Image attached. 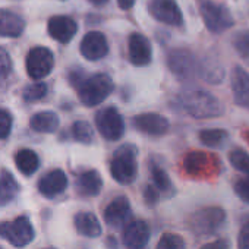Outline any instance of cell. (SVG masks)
<instances>
[{"label":"cell","mask_w":249,"mask_h":249,"mask_svg":"<svg viewBox=\"0 0 249 249\" xmlns=\"http://www.w3.org/2000/svg\"><path fill=\"white\" fill-rule=\"evenodd\" d=\"M182 107L196 119H213L218 117L224 113V107L221 101L213 95L211 92L202 89L189 87L185 88L179 95Z\"/></svg>","instance_id":"obj_1"},{"label":"cell","mask_w":249,"mask_h":249,"mask_svg":"<svg viewBox=\"0 0 249 249\" xmlns=\"http://www.w3.org/2000/svg\"><path fill=\"white\" fill-rule=\"evenodd\" d=\"M110 173L120 185H131L137 179V148L134 145L124 144L114 151L110 163Z\"/></svg>","instance_id":"obj_2"},{"label":"cell","mask_w":249,"mask_h":249,"mask_svg":"<svg viewBox=\"0 0 249 249\" xmlns=\"http://www.w3.org/2000/svg\"><path fill=\"white\" fill-rule=\"evenodd\" d=\"M114 89L113 79L107 73H95L78 85V95L82 104L94 107L101 104Z\"/></svg>","instance_id":"obj_3"},{"label":"cell","mask_w":249,"mask_h":249,"mask_svg":"<svg viewBox=\"0 0 249 249\" xmlns=\"http://www.w3.org/2000/svg\"><path fill=\"white\" fill-rule=\"evenodd\" d=\"M167 65L180 81H192L199 76V59L189 50H172L167 57Z\"/></svg>","instance_id":"obj_4"},{"label":"cell","mask_w":249,"mask_h":249,"mask_svg":"<svg viewBox=\"0 0 249 249\" xmlns=\"http://www.w3.org/2000/svg\"><path fill=\"white\" fill-rule=\"evenodd\" d=\"M199 9L202 14V19L205 22V27L211 33H215V34L224 33L229 28H231L234 24L231 14L224 5L211 2V0H204L199 5Z\"/></svg>","instance_id":"obj_5"},{"label":"cell","mask_w":249,"mask_h":249,"mask_svg":"<svg viewBox=\"0 0 249 249\" xmlns=\"http://www.w3.org/2000/svg\"><path fill=\"white\" fill-rule=\"evenodd\" d=\"M224 220V210H221L220 207H207L192 214V217L189 218V226L195 234L205 236L217 231L223 226Z\"/></svg>","instance_id":"obj_6"},{"label":"cell","mask_w":249,"mask_h":249,"mask_svg":"<svg viewBox=\"0 0 249 249\" xmlns=\"http://www.w3.org/2000/svg\"><path fill=\"white\" fill-rule=\"evenodd\" d=\"M36 231L27 217H18L14 221L0 223V237L6 239L17 248H24L34 240Z\"/></svg>","instance_id":"obj_7"},{"label":"cell","mask_w":249,"mask_h":249,"mask_svg":"<svg viewBox=\"0 0 249 249\" xmlns=\"http://www.w3.org/2000/svg\"><path fill=\"white\" fill-rule=\"evenodd\" d=\"M95 126L101 137L108 141H119L124 134V120L114 107H104L97 111Z\"/></svg>","instance_id":"obj_8"},{"label":"cell","mask_w":249,"mask_h":249,"mask_svg":"<svg viewBox=\"0 0 249 249\" xmlns=\"http://www.w3.org/2000/svg\"><path fill=\"white\" fill-rule=\"evenodd\" d=\"M53 66H54V56L47 47L38 46L30 50L27 56V72L33 79L40 81L49 76Z\"/></svg>","instance_id":"obj_9"},{"label":"cell","mask_w":249,"mask_h":249,"mask_svg":"<svg viewBox=\"0 0 249 249\" xmlns=\"http://www.w3.org/2000/svg\"><path fill=\"white\" fill-rule=\"evenodd\" d=\"M148 11L154 19L166 25L179 27L183 22L182 11L175 0H150Z\"/></svg>","instance_id":"obj_10"},{"label":"cell","mask_w":249,"mask_h":249,"mask_svg":"<svg viewBox=\"0 0 249 249\" xmlns=\"http://www.w3.org/2000/svg\"><path fill=\"white\" fill-rule=\"evenodd\" d=\"M132 217L131 204L126 196H117L114 198L104 210V220L110 227L119 229L124 224H129Z\"/></svg>","instance_id":"obj_11"},{"label":"cell","mask_w":249,"mask_h":249,"mask_svg":"<svg viewBox=\"0 0 249 249\" xmlns=\"http://www.w3.org/2000/svg\"><path fill=\"white\" fill-rule=\"evenodd\" d=\"M128 52L129 60L135 66H147L151 63L153 50L150 40L140 33H132L128 40Z\"/></svg>","instance_id":"obj_12"},{"label":"cell","mask_w":249,"mask_h":249,"mask_svg":"<svg viewBox=\"0 0 249 249\" xmlns=\"http://www.w3.org/2000/svg\"><path fill=\"white\" fill-rule=\"evenodd\" d=\"M134 126L150 137H160L169 131V120L157 113H144L134 117Z\"/></svg>","instance_id":"obj_13"},{"label":"cell","mask_w":249,"mask_h":249,"mask_svg":"<svg viewBox=\"0 0 249 249\" xmlns=\"http://www.w3.org/2000/svg\"><path fill=\"white\" fill-rule=\"evenodd\" d=\"M107 53H108V43L103 33L91 31L85 34V37L81 41V54L85 59L95 62L106 57Z\"/></svg>","instance_id":"obj_14"},{"label":"cell","mask_w":249,"mask_h":249,"mask_svg":"<svg viewBox=\"0 0 249 249\" xmlns=\"http://www.w3.org/2000/svg\"><path fill=\"white\" fill-rule=\"evenodd\" d=\"M150 236L151 231L145 221H131L123 230V243L129 249H142L147 246Z\"/></svg>","instance_id":"obj_15"},{"label":"cell","mask_w":249,"mask_h":249,"mask_svg":"<svg viewBox=\"0 0 249 249\" xmlns=\"http://www.w3.org/2000/svg\"><path fill=\"white\" fill-rule=\"evenodd\" d=\"M47 30L53 40L62 44H66L75 37L78 31V25L72 18L65 17V15H57V17L50 18Z\"/></svg>","instance_id":"obj_16"},{"label":"cell","mask_w":249,"mask_h":249,"mask_svg":"<svg viewBox=\"0 0 249 249\" xmlns=\"http://www.w3.org/2000/svg\"><path fill=\"white\" fill-rule=\"evenodd\" d=\"M68 188V178L63 170L56 169L44 175L38 182V191L46 198H54Z\"/></svg>","instance_id":"obj_17"},{"label":"cell","mask_w":249,"mask_h":249,"mask_svg":"<svg viewBox=\"0 0 249 249\" xmlns=\"http://www.w3.org/2000/svg\"><path fill=\"white\" fill-rule=\"evenodd\" d=\"M231 91L234 103L249 108V73L240 66H236L231 72Z\"/></svg>","instance_id":"obj_18"},{"label":"cell","mask_w":249,"mask_h":249,"mask_svg":"<svg viewBox=\"0 0 249 249\" xmlns=\"http://www.w3.org/2000/svg\"><path fill=\"white\" fill-rule=\"evenodd\" d=\"M25 30L24 19L8 9H0V37H19Z\"/></svg>","instance_id":"obj_19"},{"label":"cell","mask_w":249,"mask_h":249,"mask_svg":"<svg viewBox=\"0 0 249 249\" xmlns=\"http://www.w3.org/2000/svg\"><path fill=\"white\" fill-rule=\"evenodd\" d=\"M103 188V179L97 170H88L78 176L76 191L82 196H97Z\"/></svg>","instance_id":"obj_20"},{"label":"cell","mask_w":249,"mask_h":249,"mask_svg":"<svg viewBox=\"0 0 249 249\" xmlns=\"http://www.w3.org/2000/svg\"><path fill=\"white\" fill-rule=\"evenodd\" d=\"M73 223L78 233L85 237H98L101 234V224L95 217V214L92 213H87V211L78 213L75 215Z\"/></svg>","instance_id":"obj_21"},{"label":"cell","mask_w":249,"mask_h":249,"mask_svg":"<svg viewBox=\"0 0 249 249\" xmlns=\"http://www.w3.org/2000/svg\"><path fill=\"white\" fill-rule=\"evenodd\" d=\"M59 117L56 113L53 111H40L37 114H34L31 117V128L36 132H41V134H53L57 131L59 128Z\"/></svg>","instance_id":"obj_22"},{"label":"cell","mask_w":249,"mask_h":249,"mask_svg":"<svg viewBox=\"0 0 249 249\" xmlns=\"http://www.w3.org/2000/svg\"><path fill=\"white\" fill-rule=\"evenodd\" d=\"M19 192V185L14 175L8 170L0 172V207H3L15 199Z\"/></svg>","instance_id":"obj_23"},{"label":"cell","mask_w":249,"mask_h":249,"mask_svg":"<svg viewBox=\"0 0 249 249\" xmlns=\"http://www.w3.org/2000/svg\"><path fill=\"white\" fill-rule=\"evenodd\" d=\"M15 163H17V167L19 169V172L25 176L34 175L40 167L38 156L33 150H28V148L18 151V154L15 157Z\"/></svg>","instance_id":"obj_24"},{"label":"cell","mask_w":249,"mask_h":249,"mask_svg":"<svg viewBox=\"0 0 249 249\" xmlns=\"http://www.w3.org/2000/svg\"><path fill=\"white\" fill-rule=\"evenodd\" d=\"M199 76L210 84H220L224 78V71L213 59H199Z\"/></svg>","instance_id":"obj_25"},{"label":"cell","mask_w":249,"mask_h":249,"mask_svg":"<svg viewBox=\"0 0 249 249\" xmlns=\"http://www.w3.org/2000/svg\"><path fill=\"white\" fill-rule=\"evenodd\" d=\"M150 173H151V179H153V183L154 186L164 192V194H172L173 192V185H172V180L169 178V175L157 164H151L150 166Z\"/></svg>","instance_id":"obj_26"},{"label":"cell","mask_w":249,"mask_h":249,"mask_svg":"<svg viewBox=\"0 0 249 249\" xmlns=\"http://www.w3.org/2000/svg\"><path fill=\"white\" fill-rule=\"evenodd\" d=\"M227 132L223 129H205L199 132V140L210 148H220L227 140Z\"/></svg>","instance_id":"obj_27"},{"label":"cell","mask_w":249,"mask_h":249,"mask_svg":"<svg viewBox=\"0 0 249 249\" xmlns=\"http://www.w3.org/2000/svg\"><path fill=\"white\" fill-rule=\"evenodd\" d=\"M72 135L78 142H82V144H91L94 141V129L85 120H78L73 123Z\"/></svg>","instance_id":"obj_28"},{"label":"cell","mask_w":249,"mask_h":249,"mask_svg":"<svg viewBox=\"0 0 249 249\" xmlns=\"http://www.w3.org/2000/svg\"><path fill=\"white\" fill-rule=\"evenodd\" d=\"M208 163V157L205 156V153H191L186 156L185 159V169L188 173L191 175H196V173H201L204 170V167L207 166Z\"/></svg>","instance_id":"obj_29"},{"label":"cell","mask_w":249,"mask_h":249,"mask_svg":"<svg viewBox=\"0 0 249 249\" xmlns=\"http://www.w3.org/2000/svg\"><path fill=\"white\" fill-rule=\"evenodd\" d=\"M229 160H230V164L242 172V173H246L249 176V154L242 150V148H234L230 151V156H229Z\"/></svg>","instance_id":"obj_30"},{"label":"cell","mask_w":249,"mask_h":249,"mask_svg":"<svg viewBox=\"0 0 249 249\" xmlns=\"http://www.w3.org/2000/svg\"><path fill=\"white\" fill-rule=\"evenodd\" d=\"M46 94H47V85L44 82H36V84H30L28 87H25L22 97L25 101L33 103V101H38L44 98Z\"/></svg>","instance_id":"obj_31"},{"label":"cell","mask_w":249,"mask_h":249,"mask_svg":"<svg viewBox=\"0 0 249 249\" xmlns=\"http://www.w3.org/2000/svg\"><path fill=\"white\" fill-rule=\"evenodd\" d=\"M156 249H185V240L182 236L175 234V233H164Z\"/></svg>","instance_id":"obj_32"},{"label":"cell","mask_w":249,"mask_h":249,"mask_svg":"<svg viewBox=\"0 0 249 249\" xmlns=\"http://www.w3.org/2000/svg\"><path fill=\"white\" fill-rule=\"evenodd\" d=\"M231 43H233V47L236 49V52L240 56L249 57V31L248 30L236 33Z\"/></svg>","instance_id":"obj_33"},{"label":"cell","mask_w":249,"mask_h":249,"mask_svg":"<svg viewBox=\"0 0 249 249\" xmlns=\"http://www.w3.org/2000/svg\"><path fill=\"white\" fill-rule=\"evenodd\" d=\"M11 129H12V116L6 110L0 108V140L8 138Z\"/></svg>","instance_id":"obj_34"},{"label":"cell","mask_w":249,"mask_h":249,"mask_svg":"<svg viewBox=\"0 0 249 249\" xmlns=\"http://www.w3.org/2000/svg\"><path fill=\"white\" fill-rule=\"evenodd\" d=\"M12 69V62L5 49L0 47V81H3L9 76Z\"/></svg>","instance_id":"obj_35"},{"label":"cell","mask_w":249,"mask_h":249,"mask_svg":"<svg viewBox=\"0 0 249 249\" xmlns=\"http://www.w3.org/2000/svg\"><path fill=\"white\" fill-rule=\"evenodd\" d=\"M236 195L246 204H249V179H239L234 183Z\"/></svg>","instance_id":"obj_36"},{"label":"cell","mask_w":249,"mask_h":249,"mask_svg":"<svg viewBox=\"0 0 249 249\" xmlns=\"http://www.w3.org/2000/svg\"><path fill=\"white\" fill-rule=\"evenodd\" d=\"M144 199L148 205H156L159 202V189L154 185H148L144 189Z\"/></svg>","instance_id":"obj_37"},{"label":"cell","mask_w":249,"mask_h":249,"mask_svg":"<svg viewBox=\"0 0 249 249\" xmlns=\"http://www.w3.org/2000/svg\"><path fill=\"white\" fill-rule=\"evenodd\" d=\"M237 248L239 249H249V223H246L239 233Z\"/></svg>","instance_id":"obj_38"},{"label":"cell","mask_w":249,"mask_h":249,"mask_svg":"<svg viewBox=\"0 0 249 249\" xmlns=\"http://www.w3.org/2000/svg\"><path fill=\"white\" fill-rule=\"evenodd\" d=\"M201 249H231V248H230V245H229L227 240L220 239V240H215V242H211V243L204 245Z\"/></svg>","instance_id":"obj_39"},{"label":"cell","mask_w":249,"mask_h":249,"mask_svg":"<svg viewBox=\"0 0 249 249\" xmlns=\"http://www.w3.org/2000/svg\"><path fill=\"white\" fill-rule=\"evenodd\" d=\"M84 79H85V75H84V72H82V71H73V72H71V75H69V81H71V84H72V85H75L76 88H78V85H79Z\"/></svg>","instance_id":"obj_40"},{"label":"cell","mask_w":249,"mask_h":249,"mask_svg":"<svg viewBox=\"0 0 249 249\" xmlns=\"http://www.w3.org/2000/svg\"><path fill=\"white\" fill-rule=\"evenodd\" d=\"M134 3H135V0H117L119 8H120V9H123V11L131 9V8L134 6Z\"/></svg>","instance_id":"obj_41"},{"label":"cell","mask_w":249,"mask_h":249,"mask_svg":"<svg viewBox=\"0 0 249 249\" xmlns=\"http://www.w3.org/2000/svg\"><path fill=\"white\" fill-rule=\"evenodd\" d=\"M89 2L92 3V5H95V6H104L108 0H89Z\"/></svg>","instance_id":"obj_42"},{"label":"cell","mask_w":249,"mask_h":249,"mask_svg":"<svg viewBox=\"0 0 249 249\" xmlns=\"http://www.w3.org/2000/svg\"><path fill=\"white\" fill-rule=\"evenodd\" d=\"M47 249H54V248H47Z\"/></svg>","instance_id":"obj_43"}]
</instances>
